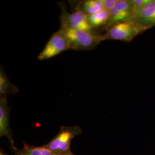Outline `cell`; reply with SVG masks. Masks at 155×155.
<instances>
[{
    "instance_id": "cell-15",
    "label": "cell",
    "mask_w": 155,
    "mask_h": 155,
    "mask_svg": "<svg viewBox=\"0 0 155 155\" xmlns=\"http://www.w3.org/2000/svg\"><path fill=\"white\" fill-rule=\"evenodd\" d=\"M0 155H6L2 150L0 151Z\"/></svg>"
},
{
    "instance_id": "cell-9",
    "label": "cell",
    "mask_w": 155,
    "mask_h": 155,
    "mask_svg": "<svg viewBox=\"0 0 155 155\" xmlns=\"http://www.w3.org/2000/svg\"><path fill=\"white\" fill-rule=\"evenodd\" d=\"M18 92V89L14 84L12 83L6 75L4 69L1 67L0 70V96L7 97L8 95H14Z\"/></svg>"
},
{
    "instance_id": "cell-5",
    "label": "cell",
    "mask_w": 155,
    "mask_h": 155,
    "mask_svg": "<svg viewBox=\"0 0 155 155\" xmlns=\"http://www.w3.org/2000/svg\"><path fill=\"white\" fill-rule=\"evenodd\" d=\"M70 49L68 40L64 31L60 29L53 33L39 54V61H45L59 55L61 52Z\"/></svg>"
},
{
    "instance_id": "cell-8",
    "label": "cell",
    "mask_w": 155,
    "mask_h": 155,
    "mask_svg": "<svg viewBox=\"0 0 155 155\" xmlns=\"http://www.w3.org/2000/svg\"><path fill=\"white\" fill-rule=\"evenodd\" d=\"M9 122V107L8 105L7 97H1L0 98V136L8 138L15 150L17 148L14 145V140Z\"/></svg>"
},
{
    "instance_id": "cell-4",
    "label": "cell",
    "mask_w": 155,
    "mask_h": 155,
    "mask_svg": "<svg viewBox=\"0 0 155 155\" xmlns=\"http://www.w3.org/2000/svg\"><path fill=\"white\" fill-rule=\"evenodd\" d=\"M58 5L61 9L60 17L61 28L83 30L93 32V29L91 27L87 21L88 16L78 9H76L72 13H70L67 11L66 6L64 2H60Z\"/></svg>"
},
{
    "instance_id": "cell-10",
    "label": "cell",
    "mask_w": 155,
    "mask_h": 155,
    "mask_svg": "<svg viewBox=\"0 0 155 155\" xmlns=\"http://www.w3.org/2000/svg\"><path fill=\"white\" fill-rule=\"evenodd\" d=\"M76 9L90 16L105 9L102 0H86L80 2Z\"/></svg>"
},
{
    "instance_id": "cell-16",
    "label": "cell",
    "mask_w": 155,
    "mask_h": 155,
    "mask_svg": "<svg viewBox=\"0 0 155 155\" xmlns=\"http://www.w3.org/2000/svg\"><path fill=\"white\" fill-rule=\"evenodd\" d=\"M68 155H74L73 153H72V152H71V153H69Z\"/></svg>"
},
{
    "instance_id": "cell-1",
    "label": "cell",
    "mask_w": 155,
    "mask_h": 155,
    "mask_svg": "<svg viewBox=\"0 0 155 155\" xmlns=\"http://www.w3.org/2000/svg\"><path fill=\"white\" fill-rule=\"evenodd\" d=\"M61 29L66 36L71 50L90 51L97 47L101 42L106 40L104 35H97L94 32L83 30Z\"/></svg>"
},
{
    "instance_id": "cell-11",
    "label": "cell",
    "mask_w": 155,
    "mask_h": 155,
    "mask_svg": "<svg viewBox=\"0 0 155 155\" xmlns=\"http://www.w3.org/2000/svg\"><path fill=\"white\" fill-rule=\"evenodd\" d=\"M110 17V11L104 9L102 11L87 16V21L91 27L94 29L105 28Z\"/></svg>"
},
{
    "instance_id": "cell-3",
    "label": "cell",
    "mask_w": 155,
    "mask_h": 155,
    "mask_svg": "<svg viewBox=\"0 0 155 155\" xmlns=\"http://www.w3.org/2000/svg\"><path fill=\"white\" fill-rule=\"evenodd\" d=\"M145 31L144 28L137 24L133 21H126L118 23L107 29L104 36L106 40L129 42Z\"/></svg>"
},
{
    "instance_id": "cell-6",
    "label": "cell",
    "mask_w": 155,
    "mask_h": 155,
    "mask_svg": "<svg viewBox=\"0 0 155 155\" xmlns=\"http://www.w3.org/2000/svg\"><path fill=\"white\" fill-rule=\"evenodd\" d=\"M132 16V0H118L116 6L110 11L109 20L105 29L120 22L131 21Z\"/></svg>"
},
{
    "instance_id": "cell-2",
    "label": "cell",
    "mask_w": 155,
    "mask_h": 155,
    "mask_svg": "<svg viewBox=\"0 0 155 155\" xmlns=\"http://www.w3.org/2000/svg\"><path fill=\"white\" fill-rule=\"evenodd\" d=\"M81 133L82 129L78 125L63 126L53 139L43 146L57 154H69L72 152L70 150V145L72 139Z\"/></svg>"
},
{
    "instance_id": "cell-13",
    "label": "cell",
    "mask_w": 155,
    "mask_h": 155,
    "mask_svg": "<svg viewBox=\"0 0 155 155\" xmlns=\"http://www.w3.org/2000/svg\"><path fill=\"white\" fill-rule=\"evenodd\" d=\"M149 1L150 0H132L133 15L137 11L145 5H146Z\"/></svg>"
},
{
    "instance_id": "cell-14",
    "label": "cell",
    "mask_w": 155,
    "mask_h": 155,
    "mask_svg": "<svg viewBox=\"0 0 155 155\" xmlns=\"http://www.w3.org/2000/svg\"><path fill=\"white\" fill-rule=\"evenodd\" d=\"M118 0H102V2L104 6V9L110 11L116 6Z\"/></svg>"
},
{
    "instance_id": "cell-7",
    "label": "cell",
    "mask_w": 155,
    "mask_h": 155,
    "mask_svg": "<svg viewBox=\"0 0 155 155\" xmlns=\"http://www.w3.org/2000/svg\"><path fill=\"white\" fill-rule=\"evenodd\" d=\"M131 21L137 24L145 31L155 27V0H150L133 15Z\"/></svg>"
},
{
    "instance_id": "cell-12",
    "label": "cell",
    "mask_w": 155,
    "mask_h": 155,
    "mask_svg": "<svg viewBox=\"0 0 155 155\" xmlns=\"http://www.w3.org/2000/svg\"><path fill=\"white\" fill-rule=\"evenodd\" d=\"M15 155H68L57 154L50 150L46 148L43 145L41 147L31 146L28 144H24L21 149L15 150Z\"/></svg>"
}]
</instances>
